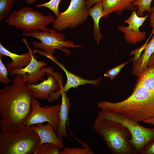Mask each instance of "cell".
I'll use <instances>...</instances> for the list:
<instances>
[{"mask_svg": "<svg viewBox=\"0 0 154 154\" xmlns=\"http://www.w3.org/2000/svg\"><path fill=\"white\" fill-rule=\"evenodd\" d=\"M103 0H86V8L88 10L94 4L101 2Z\"/></svg>", "mask_w": 154, "mask_h": 154, "instance_id": "cell-29", "label": "cell"}, {"mask_svg": "<svg viewBox=\"0 0 154 154\" xmlns=\"http://www.w3.org/2000/svg\"><path fill=\"white\" fill-rule=\"evenodd\" d=\"M40 143L31 126L21 133L0 132V154H34Z\"/></svg>", "mask_w": 154, "mask_h": 154, "instance_id": "cell-4", "label": "cell"}, {"mask_svg": "<svg viewBox=\"0 0 154 154\" xmlns=\"http://www.w3.org/2000/svg\"><path fill=\"white\" fill-rule=\"evenodd\" d=\"M150 17V25L152 28L151 34H154V11H152Z\"/></svg>", "mask_w": 154, "mask_h": 154, "instance_id": "cell-30", "label": "cell"}, {"mask_svg": "<svg viewBox=\"0 0 154 154\" xmlns=\"http://www.w3.org/2000/svg\"><path fill=\"white\" fill-rule=\"evenodd\" d=\"M141 154H154V139L148 143L141 150Z\"/></svg>", "mask_w": 154, "mask_h": 154, "instance_id": "cell-28", "label": "cell"}, {"mask_svg": "<svg viewBox=\"0 0 154 154\" xmlns=\"http://www.w3.org/2000/svg\"><path fill=\"white\" fill-rule=\"evenodd\" d=\"M146 123L151 124L154 125V117L147 119L143 122Z\"/></svg>", "mask_w": 154, "mask_h": 154, "instance_id": "cell-32", "label": "cell"}, {"mask_svg": "<svg viewBox=\"0 0 154 154\" xmlns=\"http://www.w3.org/2000/svg\"><path fill=\"white\" fill-rule=\"evenodd\" d=\"M133 59V58H131L126 62L120 64L111 69L107 70L104 74V76L105 77L109 78L111 80L114 79L119 74L122 69Z\"/></svg>", "mask_w": 154, "mask_h": 154, "instance_id": "cell-26", "label": "cell"}, {"mask_svg": "<svg viewBox=\"0 0 154 154\" xmlns=\"http://www.w3.org/2000/svg\"><path fill=\"white\" fill-rule=\"evenodd\" d=\"M61 103L59 111V123L58 129L56 132L57 136L62 138L64 136L69 139L70 138L66 131V124H69V114L70 112L71 103L69 98L66 94V92H61Z\"/></svg>", "mask_w": 154, "mask_h": 154, "instance_id": "cell-16", "label": "cell"}, {"mask_svg": "<svg viewBox=\"0 0 154 154\" xmlns=\"http://www.w3.org/2000/svg\"><path fill=\"white\" fill-rule=\"evenodd\" d=\"M152 0H137L132 3L135 6L137 7L136 11L137 15L139 17H143L144 13L147 11L151 13L152 11L151 7Z\"/></svg>", "mask_w": 154, "mask_h": 154, "instance_id": "cell-22", "label": "cell"}, {"mask_svg": "<svg viewBox=\"0 0 154 154\" xmlns=\"http://www.w3.org/2000/svg\"><path fill=\"white\" fill-rule=\"evenodd\" d=\"M60 149L56 144L51 143L40 145L34 154H60Z\"/></svg>", "mask_w": 154, "mask_h": 154, "instance_id": "cell-21", "label": "cell"}, {"mask_svg": "<svg viewBox=\"0 0 154 154\" xmlns=\"http://www.w3.org/2000/svg\"><path fill=\"white\" fill-rule=\"evenodd\" d=\"M46 80L39 84H28L26 85L30 89L33 98L41 100H48L50 94L60 90L63 87V80L61 73L54 72L52 68L44 67Z\"/></svg>", "mask_w": 154, "mask_h": 154, "instance_id": "cell-9", "label": "cell"}, {"mask_svg": "<svg viewBox=\"0 0 154 154\" xmlns=\"http://www.w3.org/2000/svg\"><path fill=\"white\" fill-rule=\"evenodd\" d=\"M88 16L86 0H71L68 9L60 13L54 19L53 28L58 31L67 28L75 29L84 23Z\"/></svg>", "mask_w": 154, "mask_h": 154, "instance_id": "cell-7", "label": "cell"}, {"mask_svg": "<svg viewBox=\"0 0 154 154\" xmlns=\"http://www.w3.org/2000/svg\"><path fill=\"white\" fill-rule=\"evenodd\" d=\"M154 64V52L150 57L148 64L147 67L150 66Z\"/></svg>", "mask_w": 154, "mask_h": 154, "instance_id": "cell-31", "label": "cell"}, {"mask_svg": "<svg viewBox=\"0 0 154 154\" xmlns=\"http://www.w3.org/2000/svg\"><path fill=\"white\" fill-rule=\"evenodd\" d=\"M54 20V17L51 15H44L39 11L25 7L12 11L3 22L26 32L46 30V26Z\"/></svg>", "mask_w": 154, "mask_h": 154, "instance_id": "cell-5", "label": "cell"}, {"mask_svg": "<svg viewBox=\"0 0 154 154\" xmlns=\"http://www.w3.org/2000/svg\"><path fill=\"white\" fill-rule=\"evenodd\" d=\"M15 2V0H0V21L8 17Z\"/></svg>", "mask_w": 154, "mask_h": 154, "instance_id": "cell-23", "label": "cell"}, {"mask_svg": "<svg viewBox=\"0 0 154 154\" xmlns=\"http://www.w3.org/2000/svg\"><path fill=\"white\" fill-rule=\"evenodd\" d=\"M61 0H50L48 2L37 4L36 7L40 8L42 7H46L50 9L54 14L56 17L60 13L58 10V7Z\"/></svg>", "mask_w": 154, "mask_h": 154, "instance_id": "cell-25", "label": "cell"}, {"mask_svg": "<svg viewBox=\"0 0 154 154\" xmlns=\"http://www.w3.org/2000/svg\"><path fill=\"white\" fill-rule=\"evenodd\" d=\"M152 11H154V5L151 9Z\"/></svg>", "mask_w": 154, "mask_h": 154, "instance_id": "cell-34", "label": "cell"}, {"mask_svg": "<svg viewBox=\"0 0 154 154\" xmlns=\"http://www.w3.org/2000/svg\"><path fill=\"white\" fill-rule=\"evenodd\" d=\"M37 0H25L27 3L30 5L34 3Z\"/></svg>", "mask_w": 154, "mask_h": 154, "instance_id": "cell-33", "label": "cell"}, {"mask_svg": "<svg viewBox=\"0 0 154 154\" xmlns=\"http://www.w3.org/2000/svg\"><path fill=\"white\" fill-rule=\"evenodd\" d=\"M103 16L108 17L112 13H116L119 15L125 10L132 11L135 6L129 0H103L102 2Z\"/></svg>", "mask_w": 154, "mask_h": 154, "instance_id": "cell-17", "label": "cell"}, {"mask_svg": "<svg viewBox=\"0 0 154 154\" xmlns=\"http://www.w3.org/2000/svg\"><path fill=\"white\" fill-rule=\"evenodd\" d=\"M93 128L104 140L107 149L113 154H136L131 144V133L121 124L103 119L94 122Z\"/></svg>", "mask_w": 154, "mask_h": 154, "instance_id": "cell-3", "label": "cell"}, {"mask_svg": "<svg viewBox=\"0 0 154 154\" xmlns=\"http://www.w3.org/2000/svg\"><path fill=\"white\" fill-rule=\"evenodd\" d=\"M154 52V34L148 43L142 55L133 64L132 67V75L137 76L143 72L147 67L149 60Z\"/></svg>", "mask_w": 154, "mask_h": 154, "instance_id": "cell-18", "label": "cell"}, {"mask_svg": "<svg viewBox=\"0 0 154 154\" xmlns=\"http://www.w3.org/2000/svg\"><path fill=\"white\" fill-rule=\"evenodd\" d=\"M23 42L27 46L29 52L22 54H18L9 51L0 43V55L9 57L11 59V62L7 64V69L9 74L13 70L23 68L30 62L31 54L33 52L29 48L27 40L22 39Z\"/></svg>", "mask_w": 154, "mask_h": 154, "instance_id": "cell-14", "label": "cell"}, {"mask_svg": "<svg viewBox=\"0 0 154 154\" xmlns=\"http://www.w3.org/2000/svg\"><path fill=\"white\" fill-rule=\"evenodd\" d=\"M2 56L0 55V82L4 84H9L11 82L12 80L8 78L9 73L7 68L2 61Z\"/></svg>", "mask_w": 154, "mask_h": 154, "instance_id": "cell-27", "label": "cell"}, {"mask_svg": "<svg viewBox=\"0 0 154 154\" xmlns=\"http://www.w3.org/2000/svg\"><path fill=\"white\" fill-rule=\"evenodd\" d=\"M136 9L135 8L132 11L130 17L124 21L125 23L128 24L127 26L121 25L117 28L118 30L123 34L125 40L131 44L140 43L145 39L146 33L141 31L139 29L149 17V13L143 17L139 16Z\"/></svg>", "mask_w": 154, "mask_h": 154, "instance_id": "cell-11", "label": "cell"}, {"mask_svg": "<svg viewBox=\"0 0 154 154\" xmlns=\"http://www.w3.org/2000/svg\"><path fill=\"white\" fill-rule=\"evenodd\" d=\"M101 109L123 115L137 123L154 117V90L146 88L136 83L133 92L120 102H98Z\"/></svg>", "mask_w": 154, "mask_h": 154, "instance_id": "cell-2", "label": "cell"}, {"mask_svg": "<svg viewBox=\"0 0 154 154\" xmlns=\"http://www.w3.org/2000/svg\"><path fill=\"white\" fill-rule=\"evenodd\" d=\"M94 151L89 147L84 148L67 147L60 152V154H94Z\"/></svg>", "mask_w": 154, "mask_h": 154, "instance_id": "cell-24", "label": "cell"}, {"mask_svg": "<svg viewBox=\"0 0 154 154\" xmlns=\"http://www.w3.org/2000/svg\"><path fill=\"white\" fill-rule=\"evenodd\" d=\"M154 139V134L141 135L131 137L130 142L138 153H140L144 147Z\"/></svg>", "mask_w": 154, "mask_h": 154, "instance_id": "cell-20", "label": "cell"}, {"mask_svg": "<svg viewBox=\"0 0 154 154\" xmlns=\"http://www.w3.org/2000/svg\"><path fill=\"white\" fill-rule=\"evenodd\" d=\"M129 1L131 3H133L134 1H135L137 0H129Z\"/></svg>", "mask_w": 154, "mask_h": 154, "instance_id": "cell-35", "label": "cell"}, {"mask_svg": "<svg viewBox=\"0 0 154 154\" xmlns=\"http://www.w3.org/2000/svg\"><path fill=\"white\" fill-rule=\"evenodd\" d=\"M23 36L31 37L37 38L40 41L37 42H32L33 46L42 50L44 52L48 54H53L55 49L62 50L66 54H70V51L64 47L72 48H83L82 45H76L72 41L70 40H65L66 38L64 34L57 32L54 29H47L39 32L37 31L31 32H23Z\"/></svg>", "mask_w": 154, "mask_h": 154, "instance_id": "cell-6", "label": "cell"}, {"mask_svg": "<svg viewBox=\"0 0 154 154\" xmlns=\"http://www.w3.org/2000/svg\"><path fill=\"white\" fill-rule=\"evenodd\" d=\"M61 104L52 106L44 105L42 107L36 99L32 98L31 104V112L25 120L26 127L47 122L51 123L56 132L59 123V112Z\"/></svg>", "mask_w": 154, "mask_h": 154, "instance_id": "cell-8", "label": "cell"}, {"mask_svg": "<svg viewBox=\"0 0 154 154\" xmlns=\"http://www.w3.org/2000/svg\"><path fill=\"white\" fill-rule=\"evenodd\" d=\"M27 80L19 74L11 84L0 90V121L2 133H19L27 127L25 122L31 114L33 98Z\"/></svg>", "mask_w": 154, "mask_h": 154, "instance_id": "cell-1", "label": "cell"}, {"mask_svg": "<svg viewBox=\"0 0 154 154\" xmlns=\"http://www.w3.org/2000/svg\"><path fill=\"white\" fill-rule=\"evenodd\" d=\"M88 15L92 17L94 23V35L98 44L101 40L102 36L99 27L100 19L103 16V7L102 2L97 3L88 10Z\"/></svg>", "mask_w": 154, "mask_h": 154, "instance_id": "cell-19", "label": "cell"}, {"mask_svg": "<svg viewBox=\"0 0 154 154\" xmlns=\"http://www.w3.org/2000/svg\"><path fill=\"white\" fill-rule=\"evenodd\" d=\"M37 56L33 52L31 54V60L26 67L15 70L9 74L11 76L21 74L27 80V83L37 84L38 81L44 79L46 72L43 67L47 65V64L43 61L37 60Z\"/></svg>", "mask_w": 154, "mask_h": 154, "instance_id": "cell-13", "label": "cell"}, {"mask_svg": "<svg viewBox=\"0 0 154 154\" xmlns=\"http://www.w3.org/2000/svg\"><path fill=\"white\" fill-rule=\"evenodd\" d=\"M40 54L50 59L62 68L65 72L67 77V81L65 84L60 90L57 91L52 92L50 94L49 97L47 100L48 102H52L59 99L61 96V92H67L71 88H75L81 85L86 84L97 86L100 82L101 78L94 80H88L83 78L72 73L68 70L63 64L58 62L52 54L45 53L43 51L40 52Z\"/></svg>", "mask_w": 154, "mask_h": 154, "instance_id": "cell-10", "label": "cell"}, {"mask_svg": "<svg viewBox=\"0 0 154 154\" xmlns=\"http://www.w3.org/2000/svg\"><path fill=\"white\" fill-rule=\"evenodd\" d=\"M35 125L31 126L39 136L40 140V145L44 143H51L56 145L61 150L64 147L63 138H60L57 136L51 123L47 122L46 125L40 123Z\"/></svg>", "mask_w": 154, "mask_h": 154, "instance_id": "cell-15", "label": "cell"}, {"mask_svg": "<svg viewBox=\"0 0 154 154\" xmlns=\"http://www.w3.org/2000/svg\"><path fill=\"white\" fill-rule=\"evenodd\" d=\"M106 119L118 122L127 128L131 137L141 135L154 134V128L143 127L128 117L121 114L101 109L97 116L95 122Z\"/></svg>", "mask_w": 154, "mask_h": 154, "instance_id": "cell-12", "label": "cell"}]
</instances>
